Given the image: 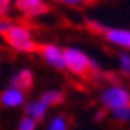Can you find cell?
<instances>
[{"instance_id": "52a82bcc", "label": "cell", "mask_w": 130, "mask_h": 130, "mask_svg": "<svg viewBox=\"0 0 130 130\" xmlns=\"http://www.w3.org/2000/svg\"><path fill=\"white\" fill-rule=\"evenodd\" d=\"M26 102V91L19 89V87L8 86L6 89L0 93V104L6 108H21Z\"/></svg>"}, {"instance_id": "6da1fadb", "label": "cell", "mask_w": 130, "mask_h": 130, "mask_svg": "<svg viewBox=\"0 0 130 130\" xmlns=\"http://www.w3.org/2000/svg\"><path fill=\"white\" fill-rule=\"evenodd\" d=\"M63 58H65V71L73 73L76 76H84L87 73H99L100 65L97 60L76 46H67L63 48Z\"/></svg>"}, {"instance_id": "30bf717a", "label": "cell", "mask_w": 130, "mask_h": 130, "mask_svg": "<svg viewBox=\"0 0 130 130\" xmlns=\"http://www.w3.org/2000/svg\"><path fill=\"white\" fill-rule=\"evenodd\" d=\"M39 99L43 100L48 108H52V106H58V104H61L65 100V93L61 89H46V91L41 93Z\"/></svg>"}, {"instance_id": "5bb4252c", "label": "cell", "mask_w": 130, "mask_h": 130, "mask_svg": "<svg viewBox=\"0 0 130 130\" xmlns=\"http://www.w3.org/2000/svg\"><path fill=\"white\" fill-rule=\"evenodd\" d=\"M17 130H37V121L30 115H24L17 125Z\"/></svg>"}, {"instance_id": "9a60e30c", "label": "cell", "mask_w": 130, "mask_h": 130, "mask_svg": "<svg viewBox=\"0 0 130 130\" xmlns=\"http://www.w3.org/2000/svg\"><path fill=\"white\" fill-rule=\"evenodd\" d=\"M13 8V0H0V17H8Z\"/></svg>"}, {"instance_id": "5b68a950", "label": "cell", "mask_w": 130, "mask_h": 130, "mask_svg": "<svg viewBox=\"0 0 130 130\" xmlns=\"http://www.w3.org/2000/svg\"><path fill=\"white\" fill-rule=\"evenodd\" d=\"M39 54L43 58V61L52 69L65 71V58H63V48L56 43H45L39 46Z\"/></svg>"}, {"instance_id": "4fadbf2b", "label": "cell", "mask_w": 130, "mask_h": 130, "mask_svg": "<svg viewBox=\"0 0 130 130\" xmlns=\"http://www.w3.org/2000/svg\"><path fill=\"white\" fill-rule=\"evenodd\" d=\"M117 65H119V71L125 76H130V50H121L119 56H117Z\"/></svg>"}, {"instance_id": "3957f363", "label": "cell", "mask_w": 130, "mask_h": 130, "mask_svg": "<svg viewBox=\"0 0 130 130\" xmlns=\"http://www.w3.org/2000/svg\"><path fill=\"white\" fill-rule=\"evenodd\" d=\"M99 100H100V104H102L104 110L111 111L115 108L130 104V89H126V87L121 86V84H110L100 91Z\"/></svg>"}, {"instance_id": "ba28073f", "label": "cell", "mask_w": 130, "mask_h": 130, "mask_svg": "<svg viewBox=\"0 0 130 130\" xmlns=\"http://www.w3.org/2000/svg\"><path fill=\"white\" fill-rule=\"evenodd\" d=\"M9 86L19 87V89H22V91L28 93L34 87V73H32V69H26V67L24 69H19L13 76H11Z\"/></svg>"}, {"instance_id": "9c48e42d", "label": "cell", "mask_w": 130, "mask_h": 130, "mask_svg": "<svg viewBox=\"0 0 130 130\" xmlns=\"http://www.w3.org/2000/svg\"><path fill=\"white\" fill-rule=\"evenodd\" d=\"M46 113H48V106H46L41 99H35V100H30V102H24V115L34 117L37 123L45 121Z\"/></svg>"}, {"instance_id": "8992f818", "label": "cell", "mask_w": 130, "mask_h": 130, "mask_svg": "<svg viewBox=\"0 0 130 130\" xmlns=\"http://www.w3.org/2000/svg\"><path fill=\"white\" fill-rule=\"evenodd\" d=\"M13 8L24 17H30V19L41 17L48 11V6L45 0H13Z\"/></svg>"}, {"instance_id": "277c9868", "label": "cell", "mask_w": 130, "mask_h": 130, "mask_svg": "<svg viewBox=\"0 0 130 130\" xmlns=\"http://www.w3.org/2000/svg\"><path fill=\"white\" fill-rule=\"evenodd\" d=\"M100 35L108 41L110 45L117 46L121 50H130V28H123V26H106L102 28Z\"/></svg>"}, {"instance_id": "2e32d148", "label": "cell", "mask_w": 130, "mask_h": 130, "mask_svg": "<svg viewBox=\"0 0 130 130\" xmlns=\"http://www.w3.org/2000/svg\"><path fill=\"white\" fill-rule=\"evenodd\" d=\"M11 24H13V21L8 19V17H0V35H4L6 32L11 28Z\"/></svg>"}, {"instance_id": "7a4b0ae2", "label": "cell", "mask_w": 130, "mask_h": 130, "mask_svg": "<svg viewBox=\"0 0 130 130\" xmlns=\"http://www.w3.org/2000/svg\"><path fill=\"white\" fill-rule=\"evenodd\" d=\"M2 37L6 39V43H8L13 50H17V52L30 54V52H35L39 48L37 41H35V37H34V32L28 26H24V24L13 22L11 28L2 35Z\"/></svg>"}, {"instance_id": "8fae6325", "label": "cell", "mask_w": 130, "mask_h": 130, "mask_svg": "<svg viewBox=\"0 0 130 130\" xmlns=\"http://www.w3.org/2000/svg\"><path fill=\"white\" fill-rule=\"evenodd\" d=\"M108 113H110L111 119L117 121V123H130V104L121 106V108H115V110L108 111Z\"/></svg>"}, {"instance_id": "e0dca14e", "label": "cell", "mask_w": 130, "mask_h": 130, "mask_svg": "<svg viewBox=\"0 0 130 130\" xmlns=\"http://www.w3.org/2000/svg\"><path fill=\"white\" fill-rule=\"evenodd\" d=\"M61 4H65V6H82V4H86L87 0H60Z\"/></svg>"}, {"instance_id": "7c38bea8", "label": "cell", "mask_w": 130, "mask_h": 130, "mask_svg": "<svg viewBox=\"0 0 130 130\" xmlns=\"http://www.w3.org/2000/svg\"><path fill=\"white\" fill-rule=\"evenodd\" d=\"M46 130H69V121H67V117L61 115V113L54 115V117L48 121V125H46Z\"/></svg>"}]
</instances>
